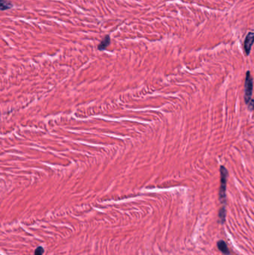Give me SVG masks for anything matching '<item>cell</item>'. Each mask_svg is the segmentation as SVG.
<instances>
[{"label": "cell", "mask_w": 254, "mask_h": 255, "mask_svg": "<svg viewBox=\"0 0 254 255\" xmlns=\"http://www.w3.org/2000/svg\"><path fill=\"white\" fill-rule=\"evenodd\" d=\"M245 87H244V100L247 105L250 107V110L253 109V100L252 99L253 94V78L250 75V72H247V76L245 80Z\"/></svg>", "instance_id": "1"}, {"label": "cell", "mask_w": 254, "mask_h": 255, "mask_svg": "<svg viewBox=\"0 0 254 255\" xmlns=\"http://www.w3.org/2000/svg\"><path fill=\"white\" fill-rule=\"evenodd\" d=\"M228 177V172L224 166L221 167V185L219 189V200L221 203H225L226 189H227V181Z\"/></svg>", "instance_id": "2"}, {"label": "cell", "mask_w": 254, "mask_h": 255, "mask_svg": "<svg viewBox=\"0 0 254 255\" xmlns=\"http://www.w3.org/2000/svg\"><path fill=\"white\" fill-rule=\"evenodd\" d=\"M253 43V32H250V33H248V35H247V37H246V39L244 43V51H245L246 54H247V55L250 54V49H251Z\"/></svg>", "instance_id": "3"}, {"label": "cell", "mask_w": 254, "mask_h": 255, "mask_svg": "<svg viewBox=\"0 0 254 255\" xmlns=\"http://www.w3.org/2000/svg\"><path fill=\"white\" fill-rule=\"evenodd\" d=\"M217 245H218V249H219L220 251H221V252L223 253V254H224L226 255H229L230 254V250H229L227 244H226V242H224V240L218 241V243H217Z\"/></svg>", "instance_id": "4"}, {"label": "cell", "mask_w": 254, "mask_h": 255, "mask_svg": "<svg viewBox=\"0 0 254 255\" xmlns=\"http://www.w3.org/2000/svg\"><path fill=\"white\" fill-rule=\"evenodd\" d=\"M110 43V36H108L107 35V36H106L104 38L103 41H102L100 44L98 45V49H99V50H104V49H105L108 46H109Z\"/></svg>", "instance_id": "5"}, {"label": "cell", "mask_w": 254, "mask_h": 255, "mask_svg": "<svg viewBox=\"0 0 254 255\" xmlns=\"http://www.w3.org/2000/svg\"><path fill=\"white\" fill-rule=\"evenodd\" d=\"M13 7V5L6 0H0V11H5L11 9Z\"/></svg>", "instance_id": "6"}, {"label": "cell", "mask_w": 254, "mask_h": 255, "mask_svg": "<svg viewBox=\"0 0 254 255\" xmlns=\"http://www.w3.org/2000/svg\"><path fill=\"white\" fill-rule=\"evenodd\" d=\"M218 217H219L220 222H221V223H224V222H225V219H226L225 207H223V208L219 211V213H218Z\"/></svg>", "instance_id": "7"}, {"label": "cell", "mask_w": 254, "mask_h": 255, "mask_svg": "<svg viewBox=\"0 0 254 255\" xmlns=\"http://www.w3.org/2000/svg\"><path fill=\"white\" fill-rule=\"evenodd\" d=\"M43 253H44V248L42 246H39L36 248L34 255H43Z\"/></svg>", "instance_id": "8"}]
</instances>
